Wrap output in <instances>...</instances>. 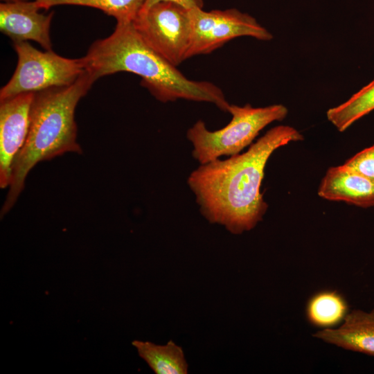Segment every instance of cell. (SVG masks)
Returning <instances> with one entry per match:
<instances>
[{"label":"cell","mask_w":374,"mask_h":374,"mask_svg":"<svg viewBox=\"0 0 374 374\" xmlns=\"http://www.w3.org/2000/svg\"><path fill=\"white\" fill-rule=\"evenodd\" d=\"M314 336L346 350L374 357V309L353 310L338 328H326Z\"/></svg>","instance_id":"cell-11"},{"label":"cell","mask_w":374,"mask_h":374,"mask_svg":"<svg viewBox=\"0 0 374 374\" xmlns=\"http://www.w3.org/2000/svg\"><path fill=\"white\" fill-rule=\"evenodd\" d=\"M132 345L156 374H187L188 364L182 348L169 340L165 345L134 340Z\"/></svg>","instance_id":"cell-12"},{"label":"cell","mask_w":374,"mask_h":374,"mask_svg":"<svg viewBox=\"0 0 374 374\" xmlns=\"http://www.w3.org/2000/svg\"><path fill=\"white\" fill-rule=\"evenodd\" d=\"M13 46L17 65L10 80L1 89L0 101L71 84L86 71L82 57L69 59L52 50L41 51L28 42H14Z\"/></svg>","instance_id":"cell-5"},{"label":"cell","mask_w":374,"mask_h":374,"mask_svg":"<svg viewBox=\"0 0 374 374\" xmlns=\"http://www.w3.org/2000/svg\"><path fill=\"white\" fill-rule=\"evenodd\" d=\"M192 35L188 57L208 54L229 41L249 36L269 41L273 35L256 19L235 8L209 12L203 8L190 9Z\"/></svg>","instance_id":"cell-7"},{"label":"cell","mask_w":374,"mask_h":374,"mask_svg":"<svg viewBox=\"0 0 374 374\" xmlns=\"http://www.w3.org/2000/svg\"><path fill=\"white\" fill-rule=\"evenodd\" d=\"M35 0L0 3V29L14 42L33 40L51 51L50 26L53 12L43 14Z\"/></svg>","instance_id":"cell-9"},{"label":"cell","mask_w":374,"mask_h":374,"mask_svg":"<svg viewBox=\"0 0 374 374\" xmlns=\"http://www.w3.org/2000/svg\"><path fill=\"white\" fill-rule=\"evenodd\" d=\"M344 165L357 173L374 180V144L357 152Z\"/></svg>","instance_id":"cell-16"},{"label":"cell","mask_w":374,"mask_h":374,"mask_svg":"<svg viewBox=\"0 0 374 374\" xmlns=\"http://www.w3.org/2000/svg\"><path fill=\"white\" fill-rule=\"evenodd\" d=\"M96 80L85 71L71 84L35 93L28 136L12 167L1 217L15 205L25 187L28 172L35 165L67 152L82 153L76 140L75 110Z\"/></svg>","instance_id":"cell-3"},{"label":"cell","mask_w":374,"mask_h":374,"mask_svg":"<svg viewBox=\"0 0 374 374\" xmlns=\"http://www.w3.org/2000/svg\"><path fill=\"white\" fill-rule=\"evenodd\" d=\"M303 139L294 127L278 125L242 154L199 164L188 175L187 184L202 215L233 234L253 229L268 208L260 187L269 157L279 148Z\"/></svg>","instance_id":"cell-1"},{"label":"cell","mask_w":374,"mask_h":374,"mask_svg":"<svg viewBox=\"0 0 374 374\" xmlns=\"http://www.w3.org/2000/svg\"><path fill=\"white\" fill-rule=\"evenodd\" d=\"M348 313L346 299L337 291L325 290L313 295L306 306V316L313 326L332 328Z\"/></svg>","instance_id":"cell-13"},{"label":"cell","mask_w":374,"mask_h":374,"mask_svg":"<svg viewBox=\"0 0 374 374\" xmlns=\"http://www.w3.org/2000/svg\"><path fill=\"white\" fill-rule=\"evenodd\" d=\"M3 2L17 1L20 0H1Z\"/></svg>","instance_id":"cell-18"},{"label":"cell","mask_w":374,"mask_h":374,"mask_svg":"<svg viewBox=\"0 0 374 374\" xmlns=\"http://www.w3.org/2000/svg\"><path fill=\"white\" fill-rule=\"evenodd\" d=\"M161 1L174 2L188 9L203 8L204 6L203 0H145L139 13L146 11L151 6Z\"/></svg>","instance_id":"cell-17"},{"label":"cell","mask_w":374,"mask_h":374,"mask_svg":"<svg viewBox=\"0 0 374 374\" xmlns=\"http://www.w3.org/2000/svg\"><path fill=\"white\" fill-rule=\"evenodd\" d=\"M228 112L232 118L222 129L211 131L199 120L187 130L186 138L193 148L192 156L199 164L240 154L266 126L283 120L288 109L280 104L263 107L230 105Z\"/></svg>","instance_id":"cell-4"},{"label":"cell","mask_w":374,"mask_h":374,"mask_svg":"<svg viewBox=\"0 0 374 374\" xmlns=\"http://www.w3.org/2000/svg\"><path fill=\"white\" fill-rule=\"evenodd\" d=\"M374 110V80L342 104L329 109L328 120L344 132L357 120Z\"/></svg>","instance_id":"cell-14"},{"label":"cell","mask_w":374,"mask_h":374,"mask_svg":"<svg viewBox=\"0 0 374 374\" xmlns=\"http://www.w3.org/2000/svg\"><path fill=\"white\" fill-rule=\"evenodd\" d=\"M34 93L0 101V187L10 186L15 161L26 141Z\"/></svg>","instance_id":"cell-8"},{"label":"cell","mask_w":374,"mask_h":374,"mask_svg":"<svg viewBox=\"0 0 374 374\" xmlns=\"http://www.w3.org/2000/svg\"><path fill=\"white\" fill-rule=\"evenodd\" d=\"M42 9L60 5L87 6L102 10L117 23H132L145 0H35Z\"/></svg>","instance_id":"cell-15"},{"label":"cell","mask_w":374,"mask_h":374,"mask_svg":"<svg viewBox=\"0 0 374 374\" xmlns=\"http://www.w3.org/2000/svg\"><path fill=\"white\" fill-rule=\"evenodd\" d=\"M318 195L361 208L374 206V180L341 166L329 168L321 181Z\"/></svg>","instance_id":"cell-10"},{"label":"cell","mask_w":374,"mask_h":374,"mask_svg":"<svg viewBox=\"0 0 374 374\" xmlns=\"http://www.w3.org/2000/svg\"><path fill=\"white\" fill-rule=\"evenodd\" d=\"M82 58L85 70L97 80L130 72L140 76L141 85L161 103L179 99L205 102L228 112L230 104L220 87L208 81L188 79L147 44L132 23H116L114 32L94 42Z\"/></svg>","instance_id":"cell-2"},{"label":"cell","mask_w":374,"mask_h":374,"mask_svg":"<svg viewBox=\"0 0 374 374\" xmlns=\"http://www.w3.org/2000/svg\"><path fill=\"white\" fill-rule=\"evenodd\" d=\"M132 25L147 44L173 66L189 58L190 9L174 2L161 1L139 13Z\"/></svg>","instance_id":"cell-6"}]
</instances>
